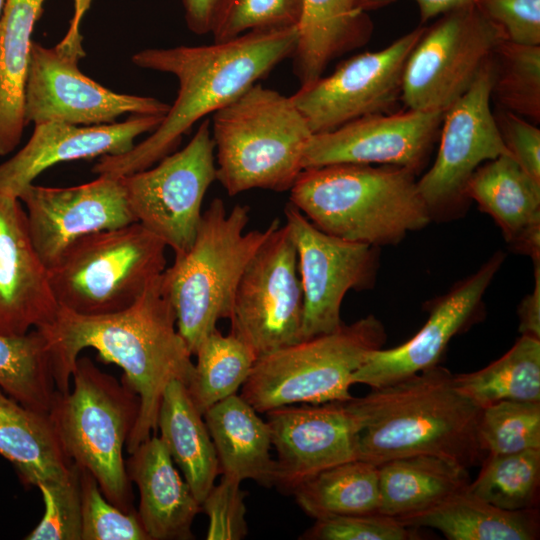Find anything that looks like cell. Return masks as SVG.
I'll return each mask as SVG.
<instances>
[{"instance_id":"obj_1","label":"cell","mask_w":540,"mask_h":540,"mask_svg":"<svg viewBox=\"0 0 540 540\" xmlns=\"http://www.w3.org/2000/svg\"><path fill=\"white\" fill-rule=\"evenodd\" d=\"M160 276L125 310L84 316L59 308L50 324L36 328L47 340L59 392L70 389L75 363L86 348L123 370L121 380L140 400L139 415L126 444L128 454L157 431L167 385L179 380L187 386L194 373L192 354L177 330L175 312L162 291Z\"/></svg>"},{"instance_id":"obj_2","label":"cell","mask_w":540,"mask_h":540,"mask_svg":"<svg viewBox=\"0 0 540 540\" xmlns=\"http://www.w3.org/2000/svg\"><path fill=\"white\" fill-rule=\"evenodd\" d=\"M298 28L255 30L224 42L149 48L132 56L136 66L174 75L177 97L161 124L131 150L99 157L98 175L121 177L152 167L171 154L203 117L231 103L278 64L291 58Z\"/></svg>"},{"instance_id":"obj_3","label":"cell","mask_w":540,"mask_h":540,"mask_svg":"<svg viewBox=\"0 0 540 540\" xmlns=\"http://www.w3.org/2000/svg\"><path fill=\"white\" fill-rule=\"evenodd\" d=\"M344 401L357 423V459L379 465L435 455L465 468L486 453L478 438L481 408L461 394L439 365Z\"/></svg>"},{"instance_id":"obj_4","label":"cell","mask_w":540,"mask_h":540,"mask_svg":"<svg viewBox=\"0 0 540 540\" xmlns=\"http://www.w3.org/2000/svg\"><path fill=\"white\" fill-rule=\"evenodd\" d=\"M289 191L290 203L321 231L376 247L397 244L432 221L415 173L402 167L307 168Z\"/></svg>"},{"instance_id":"obj_5","label":"cell","mask_w":540,"mask_h":540,"mask_svg":"<svg viewBox=\"0 0 540 540\" xmlns=\"http://www.w3.org/2000/svg\"><path fill=\"white\" fill-rule=\"evenodd\" d=\"M249 211L247 205L236 204L228 212L223 200H212L202 212L191 247L175 255L160 276L177 330L192 355L220 319H229L244 270L280 226L274 219L265 229L245 232Z\"/></svg>"},{"instance_id":"obj_6","label":"cell","mask_w":540,"mask_h":540,"mask_svg":"<svg viewBox=\"0 0 540 540\" xmlns=\"http://www.w3.org/2000/svg\"><path fill=\"white\" fill-rule=\"evenodd\" d=\"M216 180L229 196L290 190L313 133L291 96L256 83L212 114Z\"/></svg>"},{"instance_id":"obj_7","label":"cell","mask_w":540,"mask_h":540,"mask_svg":"<svg viewBox=\"0 0 540 540\" xmlns=\"http://www.w3.org/2000/svg\"><path fill=\"white\" fill-rule=\"evenodd\" d=\"M71 383L66 392L56 390L49 410L63 450L92 474L110 503L135 511L124 447L139 415V397L89 357H78Z\"/></svg>"},{"instance_id":"obj_8","label":"cell","mask_w":540,"mask_h":540,"mask_svg":"<svg viewBox=\"0 0 540 540\" xmlns=\"http://www.w3.org/2000/svg\"><path fill=\"white\" fill-rule=\"evenodd\" d=\"M385 340V328L373 315L342 323L332 332L258 357L240 396L258 413L349 400L353 374Z\"/></svg>"},{"instance_id":"obj_9","label":"cell","mask_w":540,"mask_h":540,"mask_svg":"<svg viewBox=\"0 0 540 540\" xmlns=\"http://www.w3.org/2000/svg\"><path fill=\"white\" fill-rule=\"evenodd\" d=\"M166 248L139 222L78 239L48 269L59 308L84 316L125 310L166 269Z\"/></svg>"},{"instance_id":"obj_10","label":"cell","mask_w":540,"mask_h":540,"mask_svg":"<svg viewBox=\"0 0 540 540\" xmlns=\"http://www.w3.org/2000/svg\"><path fill=\"white\" fill-rule=\"evenodd\" d=\"M504 39L476 4L441 15L407 59L401 99L408 109L445 111L471 87Z\"/></svg>"},{"instance_id":"obj_11","label":"cell","mask_w":540,"mask_h":540,"mask_svg":"<svg viewBox=\"0 0 540 540\" xmlns=\"http://www.w3.org/2000/svg\"><path fill=\"white\" fill-rule=\"evenodd\" d=\"M79 25L70 24L54 47L32 43L25 87L26 124L58 121L90 126L115 122L124 114L165 115L169 105L153 97L111 91L84 75Z\"/></svg>"},{"instance_id":"obj_12","label":"cell","mask_w":540,"mask_h":540,"mask_svg":"<svg viewBox=\"0 0 540 540\" xmlns=\"http://www.w3.org/2000/svg\"><path fill=\"white\" fill-rule=\"evenodd\" d=\"M211 121L203 120L189 143L155 167L121 176L137 222L159 237L175 255L192 245L210 185L216 181Z\"/></svg>"},{"instance_id":"obj_13","label":"cell","mask_w":540,"mask_h":540,"mask_svg":"<svg viewBox=\"0 0 540 540\" xmlns=\"http://www.w3.org/2000/svg\"><path fill=\"white\" fill-rule=\"evenodd\" d=\"M229 319L230 333L257 358L302 340L303 290L286 224L271 233L244 270Z\"/></svg>"},{"instance_id":"obj_14","label":"cell","mask_w":540,"mask_h":540,"mask_svg":"<svg viewBox=\"0 0 540 540\" xmlns=\"http://www.w3.org/2000/svg\"><path fill=\"white\" fill-rule=\"evenodd\" d=\"M492 84L493 57L471 87L444 112L436 159L417 181L431 219L458 213L466 199L465 185L481 164L501 155L511 156L490 106Z\"/></svg>"},{"instance_id":"obj_15","label":"cell","mask_w":540,"mask_h":540,"mask_svg":"<svg viewBox=\"0 0 540 540\" xmlns=\"http://www.w3.org/2000/svg\"><path fill=\"white\" fill-rule=\"evenodd\" d=\"M424 31L415 28L381 50L354 55L330 75L300 86L291 98L312 133L387 112L401 98L405 64Z\"/></svg>"},{"instance_id":"obj_16","label":"cell","mask_w":540,"mask_h":540,"mask_svg":"<svg viewBox=\"0 0 540 540\" xmlns=\"http://www.w3.org/2000/svg\"><path fill=\"white\" fill-rule=\"evenodd\" d=\"M284 214L297 252L304 340L337 329L343 323L340 309L346 293L374 285L378 247L321 231L290 202Z\"/></svg>"},{"instance_id":"obj_17","label":"cell","mask_w":540,"mask_h":540,"mask_svg":"<svg viewBox=\"0 0 540 540\" xmlns=\"http://www.w3.org/2000/svg\"><path fill=\"white\" fill-rule=\"evenodd\" d=\"M18 199L25 206L29 234L49 269L78 239L137 222L120 177L99 175L78 186L30 184Z\"/></svg>"},{"instance_id":"obj_18","label":"cell","mask_w":540,"mask_h":540,"mask_svg":"<svg viewBox=\"0 0 540 540\" xmlns=\"http://www.w3.org/2000/svg\"><path fill=\"white\" fill-rule=\"evenodd\" d=\"M444 112L408 109L389 115L372 114L334 130L313 134L302 167L377 163L402 167L416 174L429 155Z\"/></svg>"},{"instance_id":"obj_19","label":"cell","mask_w":540,"mask_h":540,"mask_svg":"<svg viewBox=\"0 0 540 540\" xmlns=\"http://www.w3.org/2000/svg\"><path fill=\"white\" fill-rule=\"evenodd\" d=\"M276 451L274 486L292 494L306 480L357 459V423L344 401L266 412Z\"/></svg>"},{"instance_id":"obj_20","label":"cell","mask_w":540,"mask_h":540,"mask_svg":"<svg viewBox=\"0 0 540 540\" xmlns=\"http://www.w3.org/2000/svg\"><path fill=\"white\" fill-rule=\"evenodd\" d=\"M503 261L504 254L495 253L439 298L426 323L411 339L391 349L372 351L353 374V385L378 388L439 365L451 339L480 317L484 293Z\"/></svg>"},{"instance_id":"obj_21","label":"cell","mask_w":540,"mask_h":540,"mask_svg":"<svg viewBox=\"0 0 540 540\" xmlns=\"http://www.w3.org/2000/svg\"><path fill=\"white\" fill-rule=\"evenodd\" d=\"M164 116L133 114L123 122L90 126L58 121L36 124L26 145L0 164V191L18 198L57 163L126 153L138 136L153 132Z\"/></svg>"},{"instance_id":"obj_22","label":"cell","mask_w":540,"mask_h":540,"mask_svg":"<svg viewBox=\"0 0 540 540\" xmlns=\"http://www.w3.org/2000/svg\"><path fill=\"white\" fill-rule=\"evenodd\" d=\"M58 310L22 203L0 191V334L23 335L46 326Z\"/></svg>"},{"instance_id":"obj_23","label":"cell","mask_w":540,"mask_h":540,"mask_svg":"<svg viewBox=\"0 0 540 540\" xmlns=\"http://www.w3.org/2000/svg\"><path fill=\"white\" fill-rule=\"evenodd\" d=\"M129 455L126 471L138 488L137 514L150 540L193 539L192 523L202 507L161 438L151 435Z\"/></svg>"},{"instance_id":"obj_24","label":"cell","mask_w":540,"mask_h":540,"mask_svg":"<svg viewBox=\"0 0 540 540\" xmlns=\"http://www.w3.org/2000/svg\"><path fill=\"white\" fill-rule=\"evenodd\" d=\"M464 196L494 219L513 250L540 261V182L511 156L481 164L468 179Z\"/></svg>"},{"instance_id":"obj_25","label":"cell","mask_w":540,"mask_h":540,"mask_svg":"<svg viewBox=\"0 0 540 540\" xmlns=\"http://www.w3.org/2000/svg\"><path fill=\"white\" fill-rule=\"evenodd\" d=\"M297 28L298 41L291 58L302 86L323 76L333 59L363 45L372 25L358 0H302Z\"/></svg>"},{"instance_id":"obj_26","label":"cell","mask_w":540,"mask_h":540,"mask_svg":"<svg viewBox=\"0 0 540 540\" xmlns=\"http://www.w3.org/2000/svg\"><path fill=\"white\" fill-rule=\"evenodd\" d=\"M240 395L234 394L203 413L217 453L220 472L243 481L274 486L275 459L270 455L267 421Z\"/></svg>"},{"instance_id":"obj_27","label":"cell","mask_w":540,"mask_h":540,"mask_svg":"<svg viewBox=\"0 0 540 540\" xmlns=\"http://www.w3.org/2000/svg\"><path fill=\"white\" fill-rule=\"evenodd\" d=\"M0 455L26 486L66 479L74 468L49 413L23 406L1 389Z\"/></svg>"},{"instance_id":"obj_28","label":"cell","mask_w":540,"mask_h":540,"mask_svg":"<svg viewBox=\"0 0 540 540\" xmlns=\"http://www.w3.org/2000/svg\"><path fill=\"white\" fill-rule=\"evenodd\" d=\"M157 430L174 464L202 504L220 473L219 461L203 414L187 386L179 380L171 381L163 393Z\"/></svg>"},{"instance_id":"obj_29","label":"cell","mask_w":540,"mask_h":540,"mask_svg":"<svg viewBox=\"0 0 540 540\" xmlns=\"http://www.w3.org/2000/svg\"><path fill=\"white\" fill-rule=\"evenodd\" d=\"M46 0H6L0 18V156L19 145L32 32Z\"/></svg>"},{"instance_id":"obj_30","label":"cell","mask_w":540,"mask_h":540,"mask_svg":"<svg viewBox=\"0 0 540 540\" xmlns=\"http://www.w3.org/2000/svg\"><path fill=\"white\" fill-rule=\"evenodd\" d=\"M377 466L378 512L397 519L428 510L470 483L467 468L435 455L395 458Z\"/></svg>"},{"instance_id":"obj_31","label":"cell","mask_w":540,"mask_h":540,"mask_svg":"<svg viewBox=\"0 0 540 540\" xmlns=\"http://www.w3.org/2000/svg\"><path fill=\"white\" fill-rule=\"evenodd\" d=\"M398 520L415 529H436L449 540H536L540 535L538 508L501 509L468 488L428 510Z\"/></svg>"},{"instance_id":"obj_32","label":"cell","mask_w":540,"mask_h":540,"mask_svg":"<svg viewBox=\"0 0 540 540\" xmlns=\"http://www.w3.org/2000/svg\"><path fill=\"white\" fill-rule=\"evenodd\" d=\"M300 508L316 519L379 513L378 466L360 459L328 468L292 493Z\"/></svg>"},{"instance_id":"obj_33","label":"cell","mask_w":540,"mask_h":540,"mask_svg":"<svg viewBox=\"0 0 540 540\" xmlns=\"http://www.w3.org/2000/svg\"><path fill=\"white\" fill-rule=\"evenodd\" d=\"M453 383L481 409L501 401L540 402V339L521 335L502 357L453 375Z\"/></svg>"},{"instance_id":"obj_34","label":"cell","mask_w":540,"mask_h":540,"mask_svg":"<svg viewBox=\"0 0 540 540\" xmlns=\"http://www.w3.org/2000/svg\"><path fill=\"white\" fill-rule=\"evenodd\" d=\"M0 389L27 408L49 413L56 385L50 349L39 329L0 334Z\"/></svg>"},{"instance_id":"obj_35","label":"cell","mask_w":540,"mask_h":540,"mask_svg":"<svg viewBox=\"0 0 540 540\" xmlns=\"http://www.w3.org/2000/svg\"><path fill=\"white\" fill-rule=\"evenodd\" d=\"M195 356L197 362L187 389L202 414L237 394L257 360L246 343L232 333L223 335L217 328L201 341Z\"/></svg>"},{"instance_id":"obj_36","label":"cell","mask_w":540,"mask_h":540,"mask_svg":"<svg viewBox=\"0 0 540 540\" xmlns=\"http://www.w3.org/2000/svg\"><path fill=\"white\" fill-rule=\"evenodd\" d=\"M468 490L482 500L505 510L538 508L540 449L509 454H488Z\"/></svg>"},{"instance_id":"obj_37","label":"cell","mask_w":540,"mask_h":540,"mask_svg":"<svg viewBox=\"0 0 540 540\" xmlns=\"http://www.w3.org/2000/svg\"><path fill=\"white\" fill-rule=\"evenodd\" d=\"M492 97L502 109L540 121V45L504 39L493 55Z\"/></svg>"},{"instance_id":"obj_38","label":"cell","mask_w":540,"mask_h":540,"mask_svg":"<svg viewBox=\"0 0 540 540\" xmlns=\"http://www.w3.org/2000/svg\"><path fill=\"white\" fill-rule=\"evenodd\" d=\"M478 438L486 455L540 449V402L501 401L482 408Z\"/></svg>"},{"instance_id":"obj_39","label":"cell","mask_w":540,"mask_h":540,"mask_svg":"<svg viewBox=\"0 0 540 540\" xmlns=\"http://www.w3.org/2000/svg\"><path fill=\"white\" fill-rule=\"evenodd\" d=\"M302 0H223L212 28L214 42L255 30L296 27Z\"/></svg>"},{"instance_id":"obj_40","label":"cell","mask_w":540,"mask_h":540,"mask_svg":"<svg viewBox=\"0 0 540 540\" xmlns=\"http://www.w3.org/2000/svg\"><path fill=\"white\" fill-rule=\"evenodd\" d=\"M80 484L81 540H150L137 512L110 503L90 472L80 469Z\"/></svg>"},{"instance_id":"obj_41","label":"cell","mask_w":540,"mask_h":540,"mask_svg":"<svg viewBox=\"0 0 540 540\" xmlns=\"http://www.w3.org/2000/svg\"><path fill=\"white\" fill-rule=\"evenodd\" d=\"M45 510L39 524L25 537L28 540H81L80 468L63 480L41 484Z\"/></svg>"},{"instance_id":"obj_42","label":"cell","mask_w":540,"mask_h":540,"mask_svg":"<svg viewBox=\"0 0 540 540\" xmlns=\"http://www.w3.org/2000/svg\"><path fill=\"white\" fill-rule=\"evenodd\" d=\"M415 528L381 513L331 516L316 519L301 539L308 540H410Z\"/></svg>"},{"instance_id":"obj_43","label":"cell","mask_w":540,"mask_h":540,"mask_svg":"<svg viewBox=\"0 0 540 540\" xmlns=\"http://www.w3.org/2000/svg\"><path fill=\"white\" fill-rule=\"evenodd\" d=\"M241 481L223 475L201 504L209 524L207 540H240L247 535L246 492Z\"/></svg>"},{"instance_id":"obj_44","label":"cell","mask_w":540,"mask_h":540,"mask_svg":"<svg viewBox=\"0 0 540 540\" xmlns=\"http://www.w3.org/2000/svg\"><path fill=\"white\" fill-rule=\"evenodd\" d=\"M476 5L507 40L540 45V0H478Z\"/></svg>"},{"instance_id":"obj_45","label":"cell","mask_w":540,"mask_h":540,"mask_svg":"<svg viewBox=\"0 0 540 540\" xmlns=\"http://www.w3.org/2000/svg\"><path fill=\"white\" fill-rule=\"evenodd\" d=\"M494 117L512 158L527 174L540 182V129L505 109H500Z\"/></svg>"},{"instance_id":"obj_46","label":"cell","mask_w":540,"mask_h":540,"mask_svg":"<svg viewBox=\"0 0 540 540\" xmlns=\"http://www.w3.org/2000/svg\"><path fill=\"white\" fill-rule=\"evenodd\" d=\"M535 265V285L533 291L520 303L519 332L523 336L540 339V261Z\"/></svg>"},{"instance_id":"obj_47","label":"cell","mask_w":540,"mask_h":540,"mask_svg":"<svg viewBox=\"0 0 540 540\" xmlns=\"http://www.w3.org/2000/svg\"><path fill=\"white\" fill-rule=\"evenodd\" d=\"M222 1L182 0L185 10V21L189 30L197 35L211 33Z\"/></svg>"},{"instance_id":"obj_48","label":"cell","mask_w":540,"mask_h":540,"mask_svg":"<svg viewBox=\"0 0 540 540\" xmlns=\"http://www.w3.org/2000/svg\"><path fill=\"white\" fill-rule=\"evenodd\" d=\"M397 0H358L359 6L364 11L381 8ZM419 8L422 22L441 16L449 11L470 4H476L478 0H414Z\"/></svg>"},{"instance_id":"obj_49","label":"cell","mask_w":540,"mask_h":540,"mask_svg":"<svg viewBox=\"0 0 540 540\" xmlns=\"http://www.w3.org/2000/svg\"><path fill=\"white\" fill-rule=\"evenodd\" d=\"M5 2L6 0H0V18H1L4 6H5Z\"/></svg>"}]
</instances>
